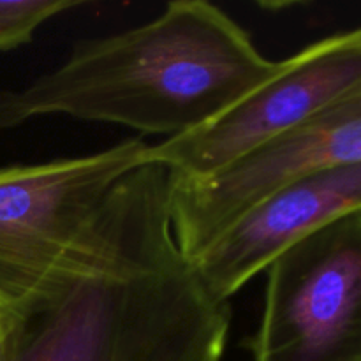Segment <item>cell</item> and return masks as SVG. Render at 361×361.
Returning <instances> with one entry per match:
<instances>
[{
  "mask_svg": "<svg viewBox=\"0 0 361 361\" xmlns=\"http://www.w3.org/2000/svg\"><path fill=\"white\" fill-rule=\"evenodd\" d=\"M356 210H361V162L309 173L254 204L192 264L210 295L229 302L288 247Z\"/></svg>",
  "mask_w": 361,
  "mask_h": 361,
  "instance_id": "obj_6",
  "label": "cell"
},
{
  "mask_svg": "<svg viewBox=\"0 0 361 361\" xmlns=\"http://www.w3.org/2000/svg\"><path fill=\"white\" fill-rule=\"evenodd\" d=\"M361 92V27L307 46L203 127L148 145L147 162L203 178Z\"/></svg>",
  "mask_w": 361,
  "mask_h": 361,
  "instance_id": "obj_5",
  "label": "cell"
},
{
  "mask_svg": "<svg viewBox=\"0 0 361 361\" xmlns=\"http://www.w3.org/2000/svg\"><path fill=\"white\" fill-rule=\"evenodd\" d=\"M267 274L252 361H361V210L293 243Z\"/></svg>",
  "mask_w": 361,
  "mask_h": 361,
  "instance_id": "obj_4",
  "label": "cell"
},
{
  "mask_svg": "<svg viewBox=\"0 0 361 361\" xmlns=\"http://www.w3.org/2000/svg\"><path fill=\"white\" fill-rule=\"evenodd\" d=\"M169 171L111 189L73 249L7 324L6 361H222L231 326L176 243Z\"/></svg>",
  "mask_w": 361,
  "mask_h": 361,
  "instance_id": "obj_1",
  "label": "cell"
},
{
  "mask_svg": "<svg viewBox=\"0 0 361 361\" xmlns=\"http://www.w3.org/2000/svg\"><path fill=\"white\" fill-rule=\"evenodd\" d=\"M81 6L76 0H0V51L28 44L41 25Z\"/></svg>",
  "mask_w": 361,
  "mask_h": 361,
  "instance_id": "obj_8",
  "label": "cell"
},
{
  "mask_svg": "<svg viewBox=\"0 0 361 361\" xmlns=\"http://www.w3.org/2000/svg\"><path fill=\"white\" fill-rule=\"evenodd\" d=\"M147 150L130 137L95 154L0 168V321L23 310Z\"/></svg>",
  "mask_w": 361,
  "mask_h": 361,
  "instance_id": "obj_3",
  "label": "cell"
},
{
  "mask_svg": "<svg viewBox=\"0 0 361 361\" xmlns=\"http://www.w3.org/2000/svg\"><path fill=\"white\" fill-rule=\"evenodd\" d=\"M7 351V324L6 321H0V361H6Z\"/></svg>",
  "mask_w": 361,
  "mask_h": 361,
  "instance_id": "obj_9",
  "label": "cell"
},
{
  "mask_svg": "<svg viewBox=\"0 0 361 361\" xmlns=\"http://www.w3.org/2000/svg\"><path fill=\"white\" fill-rule=\"evenodd\" d=\"M277 66L217 6L178 0L140 27L78 41L59 67L0 92V130L63 115L169 140L217 118Z\"/></svg>",
  "mask_w": 361,
  "mask_h": 361,
  "instance_id": "obj_2",
  "label": "cell"
},
{
  "mask_svg": "<svg viewBox=\"0 0 361 361\" xmlns=\"http://www.w3.org/2000/svg\"><path fill=\"white\" fill-rule=\"evenodd\" d=\"M361 162V92L330 106L252 154L261 185L275 190L321 169Z\"/></svg>",
  "mask_w": 361,
  "mask_h": 361,
  "instance_id": "obj_7",
  "label": "cell"
}]
</instances>
